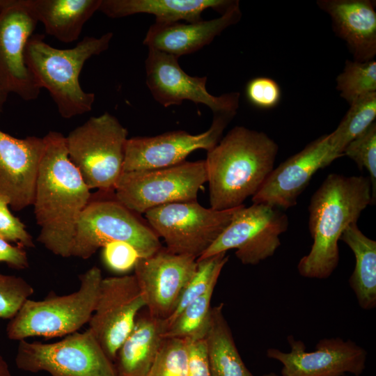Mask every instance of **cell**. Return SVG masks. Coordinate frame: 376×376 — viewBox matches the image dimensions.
<instances>
[{
    "mask_svg": "<svg viewBox=\"0 0 376 376\" xmlns=\"http://www.w3.org/2000/svg\"><path fill=\"white\" fill-rule=\"evenodd\" d=\"M43 140L33 203L40 228L38 241L54 255L68 258L79 217L92 195L68 157L65 136L50 131Z\"/></svg>",
    "mask_w": 376,
    "mask_h": 376,
    "instance_id": "6da1fadb",
    "label": "cell"
},
{
    "mask_svg": "<svg viewBox=\"0 0 376 376\" xmlns=\"http://www.w3.org/2000/svg\"><path fill=\"white\" fill-rule=\"evenodd\" d=\"M369 204H372V192L368 177L337 173L327 176L308 206L313 244L298 263L300 275L317 279L331 275L338 265V243L343 231L357 222Z\"/></svg>",
    "mask_w": 376,
    "mask_h": 376,
    "instance_id": "7a4b0ae2",
    "label": "cell"
},
{
    "mask_svg": "<svg viewBox=\"0 0 376 376\" xmlns=\"http://www.w3.org/2000/svg\"><path fill=\"white\" fill-rule=\"evenodd\" d=\"M278 150L265 132L243 126L230 130L205 159L210 207L224 210L244 205L273 170Z\"/></svg>",
    "mask_w": 376,
    "mask_h": 376,
    "instance_id": "3957f363",
    "label": "cell"
},
{
    "mask_svg": "<svg viewBox=\"0 0 376 376\" xmlns=\"http://www.w3.org/2000/svg\"><path fill=\"white\" fill-rule=\"evenodd\" d=\"M112 38V32L99 38L85 36L70 49L52 47L38 33L27 41L26 65L38 86L49 91L63 118H71L92 110L95 94L82 89L79 75L86 61L105 52Z\"/></svg>",
    "mask_w": 376,
    "mask_h": 376,
    "instance_id": "277c9868",
    "label": "cell"
},
{
    "mask_svg": "<svg viewBox=\"0 0 376 376\" xmlns=\"http://www.w3.org/2000/svg\"><path fill=\"white\" fill-rule=\"evenodd\" d=\"M102 278L100 269L94 266L79 276L77 291L64 295L52 292L42 300L27 299L8 322V338L19 341L77 332L91 320Z\"/></svg>",
    "mask_w": 376,
    "mask_h": 376,
    "instance_id": "5b68a950",
    "label": "cell"
},
{
    "mask_svg": "<svg viewBox=\"0 0 376 376\" xmlns=\"http://www.w3.org/2000/svg\"><path fill=\"white\" fill-rule=\"evenodd\" d=\"M127 134L119 120L105 112L65 136L68 157L90 189L113 192L123 172Z\"/></svg>",
    "mask_w": 376,
    "mask_h": 376,
    "instance_id": "8992f818",
    "label": "cell"
},
{
    "mask_svg": "<svg viewBox=\"0 0 376 376\" xmlns=\"http://www.w3.org/2000/svg\"><path fill=\"white\" fill-rule=\"evenodd\" d=\"M112 242L132 245L140 258L150 256L162 248L153 230L115 197L91 198L79 217L70 257L88 259Z\"/></svg>",
    "mask_w": 376,
    "mask_h": 376,
    "instance_id": "52a82bcc",
    "label": "cell"
},
{
    "mask_svg": "<svg viewBox=\"0 0 376 376\" xmlns=\"http://www.w3.org/2000/svg\"><path fill=\"white\" fill-rule=\"evenodd\" d=\"M207 181L205 159L184 161L165 168L122 172L113 193L127 209L145 213L168 203L196 201Z\"/></svg>",
    "mask_w": 376,
    "mask_h": 376,
    "instance_id": "ba28073f",
    "label": "cell"
},
{
    "mask_svg": "<svg viewBox=\"0 0 376 376\" xmlns=\"http://www.w3.org/2000/svg\"><path fill=\"white\" fill-rule=\"evenodd\" d=\"M15 363L22 370L51 376H116L113 362L88 329L51 343L21 340Z\"/></svg>",
    "mask_w": 376,
    "mask_h": 376,
    "instance_id": "9c48e42d",
    "label": "cell"
},
{
    "mask_svg": "<svg viewBox=\"0 0 376 376\" xmlns=\"http://www.w3.org/2000/svg\"><path fill=\"white\" fill-rule=\"evenodd\" d=\"M240 206L217 210L191 201L165 204L144 214L169 251L197 259L228 226Z\"/></svg>",
    "mask_w": 376,
    "mask_h": 376,
    "instance_id": "30bf717a",
    "label": "cell"
},
{
    "mask_svg": "<svg viewBox=\"0 0 376 376\" xmlns=\"http://www.w3.org/2000/svg\"><path fill=\"white\" fill-rule=\"evenodd\" d=\"M288 227V217L278 208L263 203L242 205L197 260L235 249L242 264L257 265L274 254Z\"/></svg>",
    "mask_w": 376,
    "mask_h": 376,
    "instance_id": "8fae6325",
    "label": "cell"
},
{
    "mask_svg": "<svg viewBox=\"0 0 376 376\" xmlns=\"http://www.w3.org/2000/svg\"><path fill=\"white\" fill-rule=\"evenodd\" d=\"M145 67L147 86L153 98L163 107L189 100L207 106L214 114H236L240 93L211 95L206 88L207 77L189 75L180 68L178 58L148 49Z\"/></svg>",
    "mask_w": 376,
    "mask_h": 376,
    "instance_id": "7c38bea8",
    "label": "cell"
},
{
    "mask_svg": "<svg viewBox=\"0 0 376 376\" xmlns=\"http://www.w3.org/2000/svg\"><path fill=\"white\" fill-rule=\"evenodd\" d=\"M143 307L146 303L134 274L102 278L88 329L113 363Z\"/></svg>",
    "mask_w": 376,
    "mask_h": 376,
    "instance_id": "4fadbf2b",
    "label": "cell"
},
{
    "mask_svg": "<svg viewBox=\"0 0 376 376\" xmlns=\"http://www.w3.org/2000/svg\"><path fill=\"white\" fill-rule=\"evenodd\" d=\"M38 23L31 0H14L0 12V88L26 101L37 99L41 90L24 60Z\"/></svg>",
    "mask_w": 376,
    "mask_h": 376,
    "instance_id": "5bb4252c",
    "label": "cell"
},
{
    "mask_svg": "<svg viewBox=\"0 0 376 376\" xmlns=\"http://www.w3.org/2000/svg\"><path fill=\"white\" fill-rule=\"evenodd\" d=\"M234 116L214 114L209 129L198 134L175 130L153 136L128 138L123 172L169 167L185 161L196 150L207 152L221 140L224 130Z\"/></svg>",
    "mask_w": 376,
    "mask_h": 376,
    "instance_id": "9a60e30c",
    "label": "cell"
},
{
    "mask_svg": "<svg viewBox=\"0 0 376 376\" xmlns=\"http://www.w3.org/2000/svg\"><path fill=\"white\" fill-rule=\"evenodd\" d=\"M289 352L269 348L266 354L283 365L282 376H360L366 367L367 352L351 340L341 338L321 339L312 352L292 336L288 337Z\"/></svg>",
    "mask_w": 376,
    "mask_h": 376,
    "instance_id": "2e32d148",
    "label": "cell"
},
{
    "mask_svg": "<svg viewBox=\"0 0 376 376\" xmlns=\"http://www.w3.org/2000/svg\"><path fill=\"white\" fill-rule=\"evenodd\" d=\"M196 260L163 247L150 256L139 258L134 275L150 314L164 320L171 315L196 269Z\"/></svg>",
    "mask_w": 376,
    "mask_h": 376,
    "instance_id": "e0dca14e",
    "label": "cell"
},
{
    "mask_svg": "<svg viewBox=\"0 0 376 376\" xmlns=\"http://www.w3.org/2000/svg\"><path fill=\"white\" fill-rule=\"evenodd\" d=\"M340 157L330 145L329 134L321 136L273 169L251 197L253 203L279 210L295 206L313 175Z\"/></svg>",
    "mask_w": 376,
    "mask_h": 376,
    "instance_id": "ac0fdd59",
    "label": "cell"
},
{
    "mask_svg": "<svg viewBox=\"0 0 376 376\" xmlns=\"http://www.w3.org/2000/svg\"><path fill=\"white\" fill-rule=\"evenodd\" d=\"M43 137L15 138L0 130V196L20 211L33 205Z\"/></svg>",
    "mask_w": 376,
    "mask_h": 376,
    "instance_id": "d6986e66",
    "label": "cell"
},
{
    "mask_svg": "<svg viewBox=\"0 0 376 376\" xmlns=\"http://www.w3.org/2000/svg\"><path fill=\"white\" fill-rule=\"evenodd\" d=\"M242 17L239 1L217 18L195 22L162 23L155 22L143 41L148 49L179 58L209 45L224 30L237 23Z\"/></svg>",
    "mask_w": 376,
    "mask_h": 376,
    "instance_id": "ffe728a7",
    "label": "cell"
},
{
    "mask_svg": "<svg viewBox=\"0 0 376 376\" xmlns=\"http://www.w3.org/2000/svg\"><path fill=\"white\" fill-rule=\"evenodd\" d=\"M328 13L333 30L345 41L354 61L373 60L376 54L375 1L370 0H318Z\"/></svg>",
    "mask_w": 376,
    "mask_h": 376,
    "instance_id": "44dd1931",
    "label": "cell"
},
{
    "mask_svg": "<svg viewBox=\"0 0 376 376\" xmlns=\"http://www.w3.org/2000/svg\"><path fill=\"white\" fill-rule=\"evenodd\" d=\"M166 329L165 320L140 311L113 363L116 376H150Z\"/></svg>",
    "mask_w": 376,
    "mask_h": 376,
    "instance_id": "7402d4cb",
    "label": "cell"
},
{
    "mask_svg": "<svg viewBox=\"0 0 376 376\" xmlns=\"http://www.w3.org/2000/svg\"><path fill=\"white\" fill-rule=\"evenodd\" d=\"M236 0H102L99 11L110 18H120L146 13L155 17V22H178L202 20V13L208 8L224 14Z\"/></svg>",
    "mask_w": 376,
    "mask_h": 376,
    "instance_id": "603a6c76",
    "label": "cell"
},
{
    "mask_svg": "<svg viewBox=\"0 0 376 376\" xmlns=\"http://www.w3.org/2000/svg\"><path fill=\"white\" fill-rule=\"evenodd\" d=\"M38 22L59 41L79 39L84 24L99 8L102 0H31Z\"/></svg>",
    "mask_w": 376,
    "mask_h": 376,
    "instance_id": "cb8c5ba5",
    "label": "cell"
},
{
    "mask_svg": "<svg viewBox=\"0 0 376 376\" xmlns=\"http://www.w3.org/2000/svg\"><path fill=\"white\" fill-rule=\"evenodd\" d=\"M340 240L350 248L355 257L349 283L358 304L364 310L373 309L376 306V242L366 236L357 223L350 225Z\"/></svg>",
    "mask_w": 376,
    "mask_h": 376,
    "instance_id": "d4e9b609",
    "label": "cell"
},
{
    "mask_svg": "<svg viewBox=\"0 0 376 376\" xmlns=\"http://www.w3.org/2000/svg\"><path fill=\"white\" fill-rule=\"evenodd\" d=\"M223 309V303L212 307L210 326L205 338L210 375L253 376L237 349Z\"/></svg>",
    "mask_w": 376,
    "mask_h": 376,
    "instance_id": "484cf974",
    "label": "cell"
},
{
    "mask_svg": "<svg viewBox=\"0 0 376 376\" xmlns=\"http://www.w3.org/2000/svg\"><path fill=\"white\" fill-rule=\"evenodd\" d=\"M350 105L336 129L329 134L330 145L341 156L347 145L375 122L376 93L362 96Z\"/></svg>",
    "mask_w": 376,
    "mask_h": 376,
    "instance_id": "4316f807",
    "label": "cell"
},
{
    "mask_svg": "<svg viewBox=\"0 0 376 376\" xmlns=\"http://www.w3.org/2000/svg\"><path fill=\"white\" fill-rule=\"evenodd\" d=\"M217 283L212 284L200 297L190 303L168 327L164 338L189 340L204 339L211 315V299Z\"/></svg>",
    "mask_w": 376,
    "mask_h": 376,
    "instance_id": "83f0119b",
    "label": "cell"
},
{
    "mask_svg": "<svg viewBox=\"0 0 376 376\" xmlns=\"http://www.w3.org/2000/svg\"><path fill=\"white\" fill-rule=\"evenodd\" d=\"M228 260L226 252L197 260L194 274L182 290L173 312L165 320L167 329L190 303L202 295L212 284L217 283Z\"/></svg>",
    "mask_w": 376,
    "mask_h": 376,
    "instance_id": "f1b7e54d",
    "label": "cell"
},
{
    "mask_svg": "<svg viewBox=\"0 0 376 376\" xmlns=\"http://www.w3.org/2000/svg\"><path fill=\"white\" fill-rule=\"evenodd\" d=\"M336 89L349 104L357 99L376 93V62L347 60L336 78Z\"/></svg>",
    "mask_w": 376,
    "mask_h": 376,
    "instance_id": "f546056e",
    "label": "cell"
},
{
    "mask_svg": "<svg viewBox=\"0 0 376 376\" xmlns=\"http://www.w3.org/2000/svg\"><path fill=\"white\" fill-rule=\"evenodd\" d=\"M189 340L164 338L150 376H187Z\"/></svg>",
    "mask_w": 376,
    "mask_h": 376,
    "instance_id": "4dcf8cb0",
    "label": "cell"
},
{
    "mask_svg": "<svg viewBox=\"0 0 376 376\" xmlns=\"http://www.w3.org/2000/svg\"><path fill=\"white\" fill-rule=\"evenodd\" d=\"M343 155L352 159L361 169H365L371 183L372 204L376 199V123H373L366 130L350 142L343 150Z\"/></svg>",
    "mask_w": 376,
    "mask_h": 376,
    "instance_id": "1f68e13d",
    "label": "cell"
},
{
    "mask_svg": "<svg viewBox=\"0 0 376 376\" xmlns=\"http://www.w3.org/2000/svg\"><path fill=\"white\" fill-rule=\"evenodd\" d=\"M33 292L23 278L0 274V318L12 319Z\"/></svg>",
    "mask_w": 376,
    "mask_h": 376,
    "instance_id": "d6a6232c",
    "label": "cell"
},
{
    "mask_svg": "<svg viewBox=\"0 0 376 376\" xmlns=\"http://www.w3.org/2000/svg\"><path fill=\"white\" fill-rule=\"evenodd\" d=\"M248 101L261 109H271L276 107L281 98V91L278 83L266 77L251 79L246 86Z\"/></svg>",
    "mask_w": 376,
    "mask_h": 376,
    "instance_id": "836d02e7",
    "label": "cell"
},
{
    "mask_svg": "<svg viewBox=\"0 0 376 376\" xmlns=\"http://www.w3.org/2000/svg\"><path fill=\"white\" fill-rule=\"evenodd\" d=\"M9 206L8 201L0 196V237L24 247H33L32 236L23 222L11 213Z\"/></svg>",
    "mask_w": 376,
    "mask_h": 376,
    "instance_id": "e575fe53",
    "label": "cell"
},
{
    "mask_svg": "<svg viewBox=\"0 0 376 376\" xmlns=\"http://www.w3.org/2000/svg\"><path fill=\"white\" fill-rule=\"evenodd\" d=\"M102 257L106 265L116 272H125L134 268L140 256L130 244L112 242L102 247Z\"/></svg>",
    "mask_w": 376,
    "mask_h": 376,
    "instance_id": "d590c367",
    "label": "cell"
},
{
    "mask_svg": "<svg viewBox=\"0 0 376 376\" xmlns=\"http://www.w3.org/2000/svg\"><path fill=\"white\" fill-rule=\"evenodd\" d=\"M187 376H211L205 338L189 340Z\"/></svg>",
    "mask_w": 376,
    "mask_h": 376,
    "instance_id": "8d00e7d4",
    "label": "cell"
},
{
    "mask_svg": "<svg viewBox=\"0 0 376 376\" xmlns=\"http://www.w3.org/2000/svg\"><path fill=\"white\" fill-rule=\"evenodd\" d=\"M24 246H13L0 237V262L6 263L9 267L23 269L29 267V260Z\"/></svg>",
    "mask_w": 376,
    "mask_h": 376,
    "instance_id": "74e56055",
    "label": "cell"
},
{
    "mask_svg": "<svg viewBox=\"0 0 376 376\" xmlns=\"http://www.w3.org/2000/svg\"><path fill=\"white\" fill-rule=\"evenodd\" d=\"M0 376H13L9 366L4 359V358L2 357V355L0 354Z\"/></svg>",
    "mask_w": 376,
    "mask_h": 376,
    "instance_id": "f35d334b",
    "label": "cell"
},
{
    "mask_svg": "<svg viewBox=\"0 0 376 376\" xmlns=\"http://www.w3.org/2000/svg\"><path fill=\"white\" fill-rule=\"evenodd\" d=\"M8 93L0 88V114L2 113L4 105L7 101Z\"/></svg>",
    "mask_w": 376,
    "mask_h": 376,
    "instance_id": "ab89813d",
    "label": "cell"
},
{
    "mask_svg": "<svg viewBox=\"0 0 376 376\" xmlns=\"http://www.w3.org/2000/svg\"><path fill=\"white\" fill-rule=\"evenodd\" d=\"M14 0H0V12L13 3Z\"/></svg>",
    "mask_w": 376,
    "mask_h": 376,
    "instance_id": "60d3db41",
    "label": "cell"
},
{
    "mask_svg": "<svg viewBox=\"0 0 376 376\" xmlns=\"http://www.w3.org/2000/svg\"><path fill=\"white\" fill-rule=\"evenodd\" d=\"M263 376H278L275 373H269L263 375Z\"/></svg>",
    "mask_w": 376,
    "mask_h": 376,
    "instance_id": "b9f144b4",
    "label": "cell"
}]
</instances>
